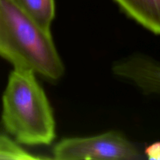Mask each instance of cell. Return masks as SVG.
<instances>
[{"label":"cell","instance_id":"obj_1","mask_svg":"<svg viewBox=\"0 0 160 160\" xmlns=\"http://www.w3.org/2000/svg\"><path fill=\"white\" fill-rule=\"evenodd\" d=\"M0 57L13 69L32 70L50 81H57L64 73L50 31L41 27L13 0H0Z\"/></svg>","mask_w":160,"mask_h":160},{"label":"cell","instance_id":"obj_6","mask_svg":"<svg viewBox=\"0 0 160 160\" xmlns=\"http://www.w3.org/2000/svg\"><path fill=\"white\" fill-rule=\"evenodd\" d=\"M13 2L41 27L50 31L55 17L54 0H13Z\"/></svg>","mask_w":160,"mask_h":160},{"label":"cell","instance_id":"obj_4","mask_svg":"<svg viewBox=\"0 0 160 160\" xmlns=\"http://www.w3.org/2000/svg\"><path fill=\"white\" fill-rule=\"evenodd\" d=\"M112 72L146 95H160V61L145 55L134 54L116 62Z\"/></svg>","mask_w":160,"mask_h":160},{"label":"cell","instance_id":"obj_2","mask_svg":"<svg viewBox=\"0 0 160 160\" xmlns=\"http://www.w3.org/2000/svg\"><path fill=\"white\" fill-rule=\"evenodd\" d=\"M35 75L25 69H13L9 73L2 99V123L19 144L48 145L56 135V123Z\"/></svg>","mask_w":160,"mask_h":160},{"label":"cell","instance_id":"obj_7","mask_svg":"<svg viewBox=\"0 0 160 160\" xmlns=\"http://www.w3.org/2000/svg\"><path fill=\"white\" fill-rule=\"evenodd\" d=\"M42 158L24 149L20 144L6 134H0V159L37 160Z\"/></svg>","mask_w":160,"mask_h":160},{"label":"cell","instance_id":"obj_5","mask_svg":"<svg viewBox=\"0 0 160 160\" xmlns=\"http://www.w3.org/2000/svg\"><path fill=\"white\" fill-rule=\"evenodd\" d=\"M136 23L160 35V0H115Z\"/></svg>","mask_w":160,"mask_h":160},{"label":"cell","instance_id":"obj_8","mask_svg":"<svg viewBox=\"0 0 160 160\" xmlns=\"http://www.w3.org/2000/svg\"><path fill=\"white\" fill-rule=\"evenodd\" d=\"M144 155L150 160H160V142H155L147 146Z\"/></svg>","mask_w":160,"mask_h":160},{"label":"cell","instance_id":"obj_3","mask_svg":"<svg viewBox=\"0 0 160 160\" xmlns=\"http://www.w3.org/2000/svg\"><path fill=\"white\" fill-rule=\"evenodd\" d=\"M52 154L56 160H135L143 157L133 142L115 131L62 139L54 145Z\"/></svg>","mask_w":160,"mask_h":160}]
</instances>
